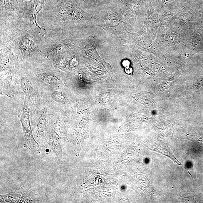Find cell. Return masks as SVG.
<instances>
[{
	"instance_id": "cell-3",
	"label": "cell",
	"mask_w": 203,
	"mask_h": 203,
	"mask_svg": "<svg viewBox=\"0 0 203 203\" xmlns=\"http://www.w3.org/2000/svg\"><path fill=\"white\" fill-rule=\"evenodd\" d=\"M86 31L54 30L44 28V56L52 59L80 51Z\"/></svg>"
},
{
	"instance_id": "cell-11",
	"label": "cell",
	"mask_w": 203,
	"mask_h": 203,
	"mask_svg": "<svg viewBox=\"0 0 203 203\" xmlns=\"http://www.w3.org/2000/svg\"><path fill=\"white\" fill-rule=\"evenodd\" d=\"M67 55L57 56L52 59L55 67L58 69H62L65 68L68 64Z\"/></svg>"
},
{
	"instance_id": "cell-10",
	"label": "cell",
	"mask_w": 203,
	"mask_h": 203,
	"mask_svg": "<svg viewBox=\"0 0 203 203\" xmlns=\"http://www.w3.org/2000/svg\"><path fill=\"white\" fill-rule=\"evenodd\" d=\"M34 74L40 80L47 84L53 85L58 84L60 83L58 77L56 74L52 73L36 71L34 72Z\"/></svg>"
},
{
	"instance_id": "cell-7",
	"label": "cell",
	"mask_w": 203,
	"mask_h": 203,
	"mask_svg": "<svg viewBox=\"0 0 203 203\" xmlns=\"http://www.w3.org/2000/svg\"><path fill=\"white\" fill-rule=\"evenodd\" d=\"M31 193L21 188L16 191L1 195V203H28L35 202L34 197Z\"/></svg>"
},
{
	"instance_id": "cell-4",
	"label": "cell",
	"mask_w": 203,
	"mask_h": 203,
	"mask_svg": "<svg viewBox=\"0 0 203 203\" xmlns=\"http://www.w3.org/2000/svg\"><path fill=\"white\" fill-rule=\"evenodd\" d=\"M45 141L53 151L56 163L60 165L63 161V148L68 140L64 126L59 121L52 124Z\"/></svg>"
},
{
	"instance_id": "cell-12",
	"label": "cell",
	"mask_w": 203,
	"mask_h": 203,
	"mask_svg": "<svg viewBox=\"0 0 203 203\" xmlns=\"http://www.w3.org/2000/svg\"><path fill=\"white\" fill-rule=\"evenodd\" d=\"M51 96L56 102L63 104L66 103L68 100L65 95L61 91H54L51 94Z\"/></svg>"
},
{
	"instance_id": "cell-13",
	"label": "cell",
	"mask_w": 203,
	"mask_h": 203,
	"mask_svg": "<svg viewBox=\"0 0 203 203\" xmlns=\"http://www.w3.org/2000/svg\"><path fill=\"white\" fill-rule=\"evenodd\" d=\"M78 60L77 58L73 57L69 62V66L72 68H75L78 65Z\"/></svg>"
},
{
	"instance_id": "cell-1",
	"label": "cell",
	"mask_w": 203,
	"mask_h": 203,
	"mask_svg": "<svg viewBox=\"0 0 203 203\" xmlns=\"http://www.w3.org/2000/svg\"><path fill=\"white\" fill-rule=\"evenodd\" d=\"M44 29L26 18L0 25V45L9 48L16 63L44 56Z\"/></svg>"
},
{
	"instance_id": "cell-5",
	"label": "cell",
	"mask_w": 203,
	"mask_h": 203,
	"mask_svg": "<svg viewBox=\"0 0 203 203\" xmlns=\"http://www.w3.org/2000/svg\"><path fill=\"white\" fill-rule=\"evenodd\" d=\"M27 98L25 96L23 107L19 115L23 132L25 142L24 147L30 150L33 155L40 154L41 146L36 141L31 126L30 113Z\"/></svg>"
},
{
	"instance_id": "cell-9",
	"label": "cell",
	"mask_w": 203,
	"mask_h": 203,
	"mask_svg": "<svg viewBox=\"0 0 203 203\" xmlns=\"http://www.w3.org/2000/svg\"><path fill=\"white\" fill-rule=\"evenodd\" d=\"M48 125L46 110H43L40 113V115L36 120L35 127V136L36 139H41L44 136L47 129Z\"/></svg>"
},
{
	"instance_id": "cell-6",
	"label": "cell",
	"mask_w": 203,
	"mask_h": 203,
	"mask_svg": "<svg viewBox=\"0 0 203 203\" xmlns=\"http://www.w3.org/2000/svg\"><path fill=\"white\" fill-rule=\"evenodd\" d=\"M95 25L116 36H123V17L120 14H109L95 16Z\"/></svg>"
},
{
	"instance_id": "cell-2",
	"label": "cell",
	"mask_w": 203,
	"mask_h": 203,
	"mask_svg": "<svg viewBox=\"0 0 203 203\" xmlns=\"http://www.w3.org/2000/svg\"><path fill=\"white\" fill-rule=\"evenodd\" d=\"M56 1L46 6L41 12L40 17L43 28L77 31H87L95 25L94 16L75 4L64 1Z\"/></svg>"
},
{
	"instance_id": "cell-8",
	"label": "cell",
	"mask_w": 203,
	"mask_h": 203,
	"mask_svg": "<svg viewBox=\"0 0 203 203\" xmlns=\"http://www.w3.org/2000/svg\"><path fill=\"white\" fill-rule=\"evenodd\" d=\"M21 84L25 96L32 104L37 105L39 100L38 93L30 80L26 77H22L21 80Z\"/></svg>"
}]
</instances>
